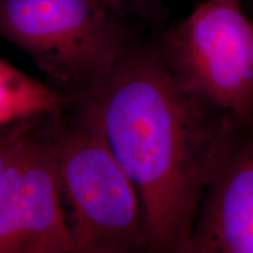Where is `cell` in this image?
<instances>
[{"label": "cell", "mask_w": 253, "mask_h": 253, "mask_svg": "<svg viewBox=\"0 0 253 253\" xmlns=\"http://www.w3.org/2000/svg\"><path fill=\"white\" fill-rule=\"evenodd\" d=\"M30 131L15 144L0 175V253H21L19 189L25 161V144Z\"/></svg>", "instance_id": "obj_8"}, {"label": "cell", "mask_w": 253, "mask_h": 253, "mask_svg": "<svg viewBox=\"0 0 253 253\" xmlns=\"http://www.w3.org/2000/svg\"><path fill=\"white\" fill-rule=\"evenodd\" d=\"M114 1H116V2H122V1H125V0H114Z\"/></svg>", "instance_id": "obj_11"}, {"label": "cell", "mask_w": 253, "mask_h": 253, "mask_svg": "<svg viewBox=\"0 0 253 253\" xmlns=\"http://www.w3.org/2000/svg\"><path fill=\"white\" fill-rule=\"evenodd\" d=\"M114 0H0V38L72 100L93 93L132 38Z\"/></svg>", "instance_id": "obj_2"}, {"label": "cell", "mask_w": 253, "mask_h": 253, "mask_svg": "<svg viewBox=\"0 0 253 253\" xmlns=\"http://www.w3.org/2000/svg\"><path fill=\"white\" fill-rule=\"evenodd\" d=\"M74 125L50 136L71 207L74 253L149 251L140 197L99 121L82 107Z\"/></svg>", "instance_id": "obj_3"}, {"label": "cell", "mask_w": 253, "mask_h": 253, "mask_svg": "<svg viewBox=\"0 0 253 253\" xmlns=\"http://www.w3.org/2000/svg\"><path fill=\"white\" fill-rule=\"evenodd\" d=\"M72 99L0 59V129L61 112Z\"/></svg>", "instance_id": "obj_7"}, {"label": "cell", "mask_w": 253, "mask_h": 253, "mask_svg": "<svg viewBox=\"0 0 253 253\" xmlns=\"http://www.w3.org/2000/svg\"><path fill=\"white\" fill-rule=\"evenodd\" d=\"M33 120H25L0 129V175L7 163L9 155L23 136L33 128Z\"/></svg>", "instance_id": "obj_9"}, {"label": "cell", "mask_w": 253, "mask_h": 253, "mask_svg": "<svg viewBox=\"0 0 253 253\" xmlns=\"http://www.w3.org/2000/svg\"><path fill=\"white\" fill-rule=\"evenodd\" d=\"M185 253H253V123L231 129Z\"/></svg>", "instance_id": "obj_5"}, {"label": "cell", "mask_w": 253, "mask_h": 253, "mask_svg": "<svg viewBox=\"0 0 253 253\" xmlns=\"http://www.w3.org/2000/svg\"><path fill=\"white\" fill-rule=\"evenodd\" d=\"M52 138L28 132L19 189L21 253H74Z\"/></svg>", "instance_id": "obj_6"}, {"label": "cell", "mask_w": 253, "mask_h": 253, "mask_svg": "<svg viewBox=\"0 0 253 253\" xmlns=\"http://www.w3.org/2000/svg\"><path fill=\"white\" fill-rule=\"evenodd\" d=\"M243 5H244L246 13L249 14L253 23V0H243Z\"/></svg>", "instance_id": "obj_10"}, {"label": "cell", "mask_w": 253, "mask_h": 253, "mask_svg": "<svg viewBox=\"0 0 253 253\" xmlns=\"http://www.w3.org/2000/svg\"><path fill=\"white\" fill-rule=\"evenodd\" d=\"M84 107L135 185L149 251L185 253L209 178L238 120L184 86L157 41L131 40Z\"/></svg>", "instance_id": "obj_1"}, {"label": "cell", "mask_w": 253, "mask_h": 253, "mask_svg": "<svg viewBox=\"0 0 253 253\" xmlns=\"http://www.w3.org/2000/svg\"><path fill=\"white\" fill-rule=\"evenodd\" d=\"M157 46L192 93L253 123V23L243 0H204L164 31Z\"/></svg>", "instance_id": "obj_4"}]
</instances>
